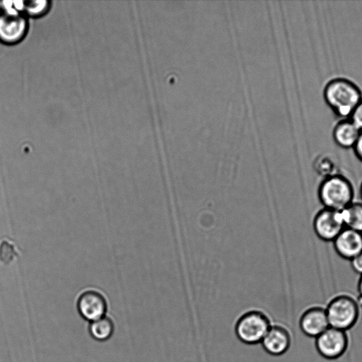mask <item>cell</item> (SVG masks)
Listing matches in <instances>:
<instances>
[{"instance_id": "cell-5", "label": "cell", "mask_w": 362, "mask_h": 362, "mask_svg": "<svg viewBox=\"0 0 362 362\" xmlns=\"http://www.w3.org/2000/svg\"><path fill=\"white\" fill-rule=\"evenodd\" d=\"M315 346L317 353L327 360H335L341 357L349 346L346 332L329 327L315 338Z\"/></svg>"}, {"instance_id": "cell-12", "label": "cell", "mask_w": 362, "mask_h": 362, "mask_svg": "<svg viewBox=\"0 0 362 362\" xmlns=\"http://www.w3.org/2000/svg\"><path fill=\"white\" fill-rule=\"evenodd\" d=\"M360 132L361 131L350 119H343L334 127L332 136L339 147L348 149L354 147Z\"/></svg>"}, {"instance_id": "cell-11", "label": "cell", "mask_w": 362, "mask_h": 362, "mask_svg": "<svg viewBox=\"0 0 362 362\" xmlns=\"http://www.w3.org/2000/svg\"><path fill=\"white\" fill-rule=\"evenodd\" d=\"M77 306L81 315L92 322L103 317L107 309L103 296L93 290L83 293L78 300Z\"/></svg>"}, {"instance_id": "cell-2", "label": "cell", "mask_w": 362, "mask_h": 362, "mask_svg": "<svg viewBox=\"0 0 362 362\" xmlns=\"http://www.w3.org/2000/svg\"><path fill=\"white\" fill-rule=\"evenodd\" d=\"M317 197L324 208L342 211L354 202V190L346 177L332 174L320 182Z\"/></svg>"}, {"instance_id": "cell-21", "label": "cell", "mask_w": 362, "mask_h": 362, "mask_svg": "<svg viewBox=\"0 0 362 362\" xmlns=\"http://www.w3.org/2000/svg\"><path fill=\"white\" fill-rule=\"evenodd\" d=\"M359 192H360V196H361V198L362 199V182L360 185V190H359Z\"/></svg>"}, {"instance_id": "cell-7", "label": "cell", "mask_w": 362, "mask_h": 362, "mask_svg": "<svg viewBox=\"0 0 362 362\" xmlns=\"http://www.w3.org/2000/svg\"><path fill=\"white\" fill-rule=\"evenodd\" d=\"M313 226L316 235L325 242H332L346 228L341 211L327 208L315 214Z\"/></svg>"}, {"instance_id": "cell-9", "label": "cell", "mask_w": 362, "mask_h": 362, "mask_svg": "<svg viewBox=\"0 0 362 362\" xmlns=\"http://www.w3.org/2000/svg\"><path fill=\"white\" fill-rule=\"evenodd\" d=\"M291 341L289 329L281 324H274L272 325L261 342L268 354L281 356L289 349Z\"/></svg>"}, {"instance_id": "cell-1", "label": "cell", "mask_w": 362, "mask_h": 362, "mask_svg": "<svg viewBox=\"0 0 362 362\" xmlns=\"http://www.w3.org/2000/svg\"><path fill=\"white\" fill-rule=\"evenodd\" d=\"M323 96L327 105L341 118L350 117L362 100V93L357 85L344 78L329 81L324 88Z\"/></svg>"}, {"instance_id": "cell-19", "label": "cell", "mask_w": 362, "mask_h": 362, "mask_svg": "<svg viewBox=\"0 0 362 362\" xmlns=\"http://www.w3.org/2000/svg\"><path fill=\"white\" fill-rule=\"evenodd\" d=\"M356 156L362 161V132H360L358 139L353 147Z\"/></svg>"}, {"instance_id": "cell-17", "label": "cell", "mask_w": 362, "mask_h": 362, "mask_svg": "<svg viewBox=\"0 0 362 362\" xmlns=\"http://www.w3.org/2000/svg\"><path fill=\"white\" fill-rule=\"evenodd\" d=\"M350 120L362 132V100L354 110L350 116Z\"/></svg>"}, {"instance_id": "cell-13", "label": "cell", "mask_w": 362, "mask_h": 362, "mask_svg": "<svg viewBox=\"0 0 362 362\" xmlns=\"http://www.w3.org/2000/svg\"><path fill=\"white\" fill-rule=\"evenodd\" d=\"M341 213L346 228L362 233V202H353Z\"/></svg>"}, {"instance_id": "cell-20", "label": "cell", "mask_w": 362, "mask_h": 362, "mask_svg": "<svg viewBox=\"0 0 362 362\" xmlns=\"http://www.w3.org/2000/svg\"><path fill=\"white\" fill-rule=\"evenodd\" d=\"M357 290H358L359 298L362 301V275H361V276L359 278V280L358 282V286H357Z\"/></svg>"}, {"instance_id": "cell-6", "label": "cell", "mask_w": 362, "mask_h": 362, "mask_svg": "<svg viewBox=\"0 0 362 362\" xmlns=\"http://www.w3.org/2000/svg\"><path fill=\"white\" fill-rule=\"evenodd\" d=\"M29 30L28 18L18 11L0 12V42L14 45L21 42Z\"/></svg>"}, {"instance_id": "cell-3", "label": "cell", "mask_w": 362, "mask_h": 362, "mask_svg": "<svg viewBox=\"0 0 362 362\" xmlns=\"http://www.w3.org/2000/svg\"><path fill=\"white\" fill-rule=\"evenodd\" d=\"M329 327L346 332L358 322L360 305L347 294L333 297L325 307Z\"/></svg>"}, {"instance_id": "cell-16", "label": "cell", "mask_w": 362, "mask_h": 362, "mask_svg": "<svg viewBox=\"0 0 362 362\" xmlns=\"http://www.w3.org/2000/svg\"><path fill=\"white\" fill-rule=\"evenodd\" d=\"M1 259L6 264L13 262L18 256V252L13 244L8 242H4L1 245Z\"/></svg>"}, {"instance_id": "cell-15", "label": "cell", "mask_w": 362, "mask_h": 362, "mask_svg": "<svg viewBox=\"0 0 362 362\" xmlns=\"http://www.w3.org/2000/svg\"><path fill=\"white\" fill-rule=\"evenodd\" d=\"M51 6V1H23L22 13L28 18H40L48 13Z\"/></svg>"}, {"instance_id": "cell-14", "label": "cell", "mask_w": 362, "mask_h": 362, "mask_svg": "<svg viewBox=\"0 0 362 362\" xmlns=\"http://www.w3.org/2000/svg\"><path fill=\"white\" fill-rule=\"evenodd\" d=\"M113 331V323L110 319L106 317L93 321L89 326V332L91 336L99 341L109 339Z\"/></svg>"}, {"instance_id": "cell-8", "label": "cell", "mask_w": 362, "mask_h": 362, "mask_svg": "<svg viewBox=\"0 0 362 362\" xmlns=\"http://www.w3.org/2000/svg\"><path fill=\"white\" fill-rule=\"evenodd\" d=\"M298 325L303 334L316 338L329 327L325 308L320 305L308 308L300 315Z\"/></svg>"}, {"instance_id": "cell-4", "label": "cell", "mask_w": 362, "mask_h": 362, "mask_svg": "<svg viewBox=\"0 0 362 362\" xmlns=\"http://www.w3.org/2000/svg\"><path fill=\"white\" fill-rule=\"evenodd\" d=\"M270 317L264 311L250 310L244 313L235 324V333L245 344L261 342L272 326Z\"/></svg>"}, {"instance_id": "cell-10", "label": "cell", "mask_w": 362, "mask_h": 362, "mask_svg": "<svg viewBox=\"0 0 362 362\" xmlns=\"http://www.w3.org/2000/svg\"><path fill=\"white\" fill-rule=\"evenodd\" d=\"M332 243L337 254L350 261L362 252V233L345 228Z\"/></svg>"}, {"instance_id": "cell-18", "label": "cell", "mask_w": 362, "mask_h": 362, "mask_svg": "<svg viewBox=\"0 0 362 362\" xmlns=\"http://www.w3.org/2000/svg\"><path fill=\"white\" fill-rule=\"evenodd\" d=\"M350 262L353 270L356 273L362 275V252L350 260Z\"/></svg>"}]
</instances>
